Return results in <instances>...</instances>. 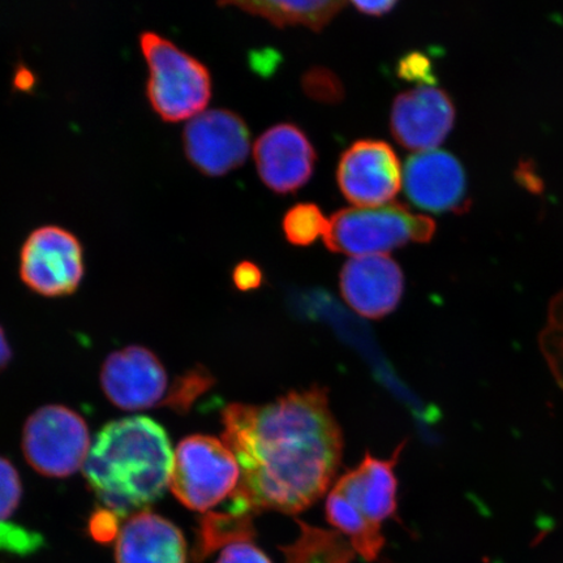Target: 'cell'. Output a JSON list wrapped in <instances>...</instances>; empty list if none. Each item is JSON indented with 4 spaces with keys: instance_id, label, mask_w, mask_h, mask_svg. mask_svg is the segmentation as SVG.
<instances>
[{
    "instance_id": "cell-14",
    "label": "cell",
    "mask_w": 563,
    "mask_h": 563,
    "mask_svg": "<svg viewBox=\"0 0 563 563\" xmlns=\"http://www.w3.org/2000/svg\"><path fill=\"white\" fill-rule=\"evenodd\" d=\"M253 156L260 178L277 194L298 191L313 174L314 147L294 124H278L264 132Z\"/></svg>"
},
{
    "instance_id": "cell-16",
    "label": "cell",
    "mask_w": 563,
    "mask_h": 563,
    "mask_svg": "<svg viewBox=\"0 0 563 563\" xmlns=\"http://www.w3.org/2000/svg\"><path fill=\"white\" fill-rule=\"evenodd\" d=\"M115 559L117 563H187V543L170 520L141 511L118 532Z\"/></svg>"
},
{
    "instance_id": "cell-8",
    "label": "cell",
    "mask_w": 563,
    "mask_h": 563,
    "mask_svg": "<svg viewBox=\"0 0 563 563\" xmlns=\"http://www.w3.org/2000/svg\"><path fill=\"white\" fill-rule=\"evenodd\" d=\"M84 271L79 238L54 224L35 229L21 249V280L42 297L74 294L81 284Z\"/></svg>"
},
{
    "instance_id": "cell-22",
    "label": "cell",
    "mask_w": 563,
    "mask_h": 563,
    "mask_svg": "<svg viewBox=\"0 0 563 563\" xmlns=\"http://www.w3.org/2000/svg\"><path fill=\"white\" fill-rule=\"evenodd\" d=\"M398 75L402 79L412 82L433 84L435 81L431 62H429L428 56L421 53L405 55L399 62Z\"/></svg>"
},
{
    "instance_id": "cell-6",
    "label": "cell",
    "mask_w": 563,
    "mask_h": 563,
    "mask_svg": "<svg viewBox=\"0 0 563 563\" xmlns=\"http://www.w3.org/2000/svg\"><path fill=\"white\" fill-rule=\"evenodd\" d=\"M239 483L241 467L223 441L196 434L176 448L168 487L186 508L209 511L234 495Z\"/></svg>"
},
{
    "instance_id": "cell-9",
    "label": "cell",
    "mask_w": 563,
    "mask_h": 563,
    "mask_svg": "<svg viewBox=\"0 0 563 563\" xmlns=\"http://www.w3.org/2000/svg\"><path fill=\"white\" fill-rule=\"evenodd\" d=\"M250 130L230 110L201 112L186 125L183 145L189 162L203 175L223 176L241 167L250 154Z\"/></svg>"
},
{
    "instance_id": "cell-3",
    "label": "cell",
    "mask_w": 563,
    "mask_h": 563,
    "mask_svg": "<svg viewBox=\"0 0 563 563\" xmlns=\"http://www.w3.org/2000/svg\"><path fill=\"white\" fill-rule=\"evenodd\" d=\"M406 442L390 460H377L369 453L354 470L334 485L327 501V517L346 533L364 559L375 560L384 545L382 525L397 512V466Z\"/></svg>"
},
{
    "instance_id": "cell-27",
    "label": "cell",
    "mask_w": 563,
    "mask_h": 563,
    "mask_svg": "<svg viewBox=\"0 0 563 563\" xmlns=\"http://www.w3.org/2000/svg\"><path fill=\"white\" fill-rule=\"evenodd\" d=\"M352 5L365 15L383 16L389 13L397 5V2H389V0H386V2H354Z\"/></svg>"
},
{
    "instance_id": "cell-17",
    "label": "cell",
    "mask_w": 563,
    "mask_h": 563,
    "mask_svg": "<svg viewBox=\"0 0 563 563\" xmlns=\"http://www.w3.org/2000/svg\"><path fill=\"white\" fill-rule=\"evenodd\" d=\"M221 5H235L251 15L271 21L273 25H305L320 32L340 13L346 3L334 0L313 2H228Z\"/></svg>"
},
{
    "instance_id": "cell-24",
    "label": "cell",
    "mask_w": 563,
    "mask_h": 563,
    "mask_svg": "<svg viewBox=\"0 0 563 563\" xmlns=\"http://www.w3.org/2000/svg\"><path fill=\"white\" fill-rule=\"evenodd\" d=\"M207 386L208 378L200 375H192L181 379V384L179 387H176L168 404H172L176 410L180 407H187L192 402L196 394L206 389Z\"/></svg>"
},
{
    "instance_id": "cell-7",
    "label": "cell",
    "mask_w": 563,
    "mask_h": 563,
    "mask_svg": "<svg viewBox=\"0 0 563 563\" xmlns=\"http://www.w3.org/2000/svg\"><path fill=\"white\" fill-rule=\"evenodd\" d=\"M90 435L87 422L65 406H45L26 420L23 452L26 462L47 477L70 476L87 462Z\"/></svg>"
},
{
    "instance_id": "cell-19",
    "label": "cell",
    "mask_w": 563,
    "mask_h": 563,
    "mask_svg": "<svg viewBox=\"0 0 563 563\" xmlns=\"http://www.w3.org/2000/svg\"><path fill=\"white\" fill-rule=\"evenodd\" d=\"M541 352L555 383L563 390V290L549 306L547 323L539 338Z\"/></svg>"
},
{
    "instance_id": "cell-21",
    "label": "cell",
    "mask_w": 563,
    "mask_h": 563,
    "mask_svg": "<svg viewBox=\"0 0 563 563\" xmlns=\"http://www.w3.org/2000/svg\"><path fill=\"white\" fill-rule=\"evenodd\" d=\"M23 487L12 464L0 456V522L11 517L18 509Z\"/></svg>"
},
{
    "instance_id": "cell-28",
    "label": "cell",
    "mask_w": 563,
    "mask_h": 563,
    "mask_svg": "<svg viewBox=\"0 0 563 563\" xmlns=\"http://www.w3.org/2000/svg\"><path fill=\"white\" fill-rule=\"evenodd\" d=\"M13 82H15V87L20 91H30V90H32V88L34 87V84H35L34 75L31 73L30 69L21 66L16 70L15 81H13Z\"/></svg>"
},
{
    "instance_id": "cell-5",
    "label": "cell",
    "mask_w": 563,
    "mask_h": 563,
    "mask_svg": "<svg viewBox=\"0 0 563 563\" xmlns=\"http://www.w3.org/2000/svg\"><path fill=\"white\" fill-rule=\"evenodd\" d=\"M435 223L413 214L402 203L377 208L342 209L330 218L323 241L328 249L349 256L385 255L408 243L432 241Z\"/></svg>"
},
{
    "instance_id": "cell-15",
    "label": "cell",
    "mask_w": 563,
    "mask_h": 563,
    "mask_svg": "<svg viewBox=\"0 0 563 563\" xmlns=\"http://www.w3.org/2000/svg\"><path fill=\"white\" fill-rule=\"evenodd\" d=\"M342 297L367 319H383L396 311L405 290L402 269L386 255L351 258L341 272Z\"/></svg>"
},
{
    "instance_id": "cell-1",
    "label": "cell",
    "mask_w": 563,
    "mask_h": 563,
    "mask_svg": "<svg viewBox=\"0 0 563 563\" xmlns=\"http://www.w3.org/2000/svg\"><path fill=\"white\" fill-rule=\"evenodd\" d=\"M222 422V441L241 467L234 516L305 511L340 467L343 434L323 387L291 391L263 406L230 405Z\"/></svg>"
},
{
    "instance_id": "cell-20",
    "label": "cell",
    "mask_w": 563,
    "mask_h": 563,
    "mask_svg": "<svg viewBox=\"0 0 563 563\" xmlns=\"http://www.w3.org/2000/svg\"><path fill=\"white\" fill-rule=\"evenodd\" d=\"M302 89L314 101L336 103L343 100L344 89L338 77L327 68L316 67L302 76Z\"/></svg>"
},
{
    "instance_id": "cell-25",
    "label": "cell",
    "mask_w": 563,
    "mask_h": 563,
    "mask_svg": "<svg viewBox=\"0 0 563 563\" xmlns=\"http://www.w3.org/2000/svg\"><path fill=\"white\" fill-rule=\"evenodd\" d=\"M235 285L239 290L250 291L255 290L263 284V273L260 267L251 262H243L238 264L234 274H232Z\"/></svg>"
},
{
    "instance_id": "cell-4",
    "label": "cell",
    "mask_w": 563,
    "mask_h": 563,
    "mask_svg": "<svg viewBox=\"0 0 563 563\" xmlns=\"http://www.w3.org/2000/svg\"><path fill=\"white\" fill-rule=\"evenodd\" d=\"M140 47L150 73L147 101L162 121H191L206 111L211 98V77L200 60L153 32L140 35Z\"/></svg>"
},
{
    "instance_id": "cell-18",
    "label": "cell",
    "mask_w": 563,
    "mask_h": 563,
    "mask_svg": "<svg viewBox=\"0 0 563 563\" xmlns=\"http://www.w3.org/2000/svg\"><path fill=\"white\" fill-rule=\"evenodd\" d=\"M328 224L329 221L314 203H298L287 211L282 227L288 242L302 246L325 235Z\"/></svg>"
},
{
    "instance_id": "cell-2",
    "label": "cell",
    "mask_w": 563,
    "mask_h": 563,
    "mask_svg": "<svg viewBox=\"0 0 563 563\" xmlns=\"http://www.w3.org/2000/svg\"><path fill=\"white\" fill-rule=\"evenodd\" d=\"M173 462L165 429L150 418L132 417L109 422L96 435L84 475L106 508L124 517L164 496Z\"/></svg>"
},
{
    "instance_id": "cell-11",
    "label": "cell",
    "mask_w": 563,
    "mask_h": 563,
    "mask_svg": "<svg viewBox=\"0 0 563 563\" xmlns=\"http://www.w3.org/2000/svg\"><path fill=\"white\" fill-rule=\"evenodd\" d=\"M101 385L104 396L122 410H147L165 398L167 373L151 350L130 346L106 358Z\"/></svg>"
},
{
    "instance_id": "cell-23",
    "label": "cell",
    "mask_w": 563,
    "mask_h": 563,
    "mask_svg": "<svg viewBox=\"0 0 563 563\" xmlns=\"http://www.w3.org/2000/svg\"><path fill=\"white\" fill-rule=\"evenodd\" d=\"M216 563H272L271 559L249 541H235L223 549Z\"/></svg>"
},
{
    "instance_id": "cell-12",
    "label": "cell",
    "mask_w": 563,
    "mask_h": 563,
    "mask_svg": "<svg viewBox=\"0 0 563 563\" xmlns=\"http://www.w3.org/2000/svg\"><path fill=\"white\" fill-rule=\"evenodd\" d=\"M455 109L446 91L420 87L394 100L390 129L394 139L407 150L434 151L452 131Z\"/></svg>"
},
{
    "instance_id": "cell-10",
    "label": "cell",
    "mask_w": 563,
    "mask_h": 563,
    "mask_svg": "<svg viewBox=\"0 0 563 563\" xmlns=\"http://www.w3.org/2000/svg\"><path fill=\"white\" fill-rule=\"evenodd\" d=\"M396 152L378 140H361L344 151L336 181L346 199L361 208L384 207L402 187Z\"/></svg>"
},
{
    "instance_id": "cell-13",
    "label": "cell",
    "mask_w": 563,
    "mask_h": 563,
    "mask_svg": "<svg viewBox=\"0 0 563 563\" xmlns=\"http://www.w3.org/2000/svg\"><path fill=\"white\" fill-rule=\"evenodd\" d=\"M402 180L408 200L432 213L461 211L467 201L466 173L448 152L413 154L406 162Z\"/></svg>"
},
{
    "instance_id": "cell-26",
    "label": "cell",
    "mask_w": 563,
    "mask_h": 563,
    "mask_svg": "<svg viewBox=\"0 0 563 563\" xmlns=\"http://www.w3.org/2000/svg\"><path fill=\"white\" fill-rule=\"evenodd\" d=\"M117 514L110 510H101L95 514L91 519V532L95 538L100 540H109L115 537L117 532Z\"/></svg>"
},
{
    "instance_id": "cell-29",
    "label": "cell",
    "mask_w": 563,
    "mask_h": 563,
    "mask_svg": "<svg viewBox=\"0 0 563 563\" xmlns=\"http://www.w3.org/2000/svg\"><path fill=\"white\" fill-rule=\"evenodd\" d=\"M11 357L12 351L10 344L7 342L4 330L0 327V372L7 368V365L11 362Z\"/></svg>"
}]
</instances>
